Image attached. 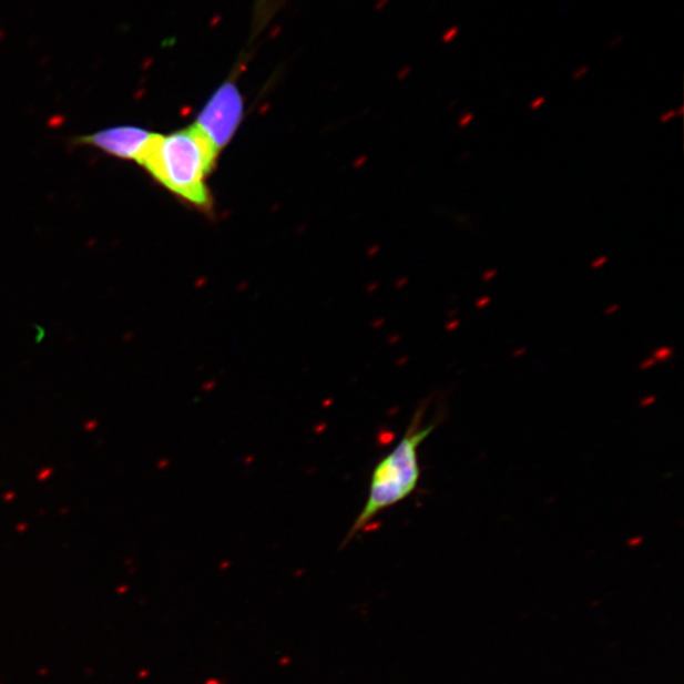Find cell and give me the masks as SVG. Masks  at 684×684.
Instances as JSON below:
<instances>
[{
    "mask_svg": "<svg viewBox=\"0 0 684 684\" xmlns=\"http://www.w3.org/2000/svg\"><path fill=\"white\" fill-rule=\"evenodd\" d=\"M218 153L195 127L171 135H155L140 165L177 197L200 208L211 207L207 176L216 165Z\"/></svg>",
    "mask_w": 684,
    "mask_h": 684,
    "instance_id": "6da1fadb",
    "label": "cell"
},
{
    "mask_svg": "<svg viewBox=\"0 0 684 684\" xmlns=\"http://www.w3.org/2000/svg\"><path fill=\"white\" fill-rule=\"evenodd\" d=\"M422 416L423 410L415 414L402 439L372 469L366 504L355 519L345 543L360 534L378 514L407 500L419 487V449L435 430V423H422Z\"/></svg>",
    "mask_w": 684,
    "mask_h": 684,
    "instance_id": "7a4b0ae2",
    "label": "cell"
},
{
    "mask_svg": "<svg viewBox=\"0 0 684 684\" xmlns=\"http://www.w3.org/2000/svg\"><path fill=\"white\" fill-rule=\"evenodd\" d=\"M244 113L243 96L234 82L222 84L198 114L194 124L217 153L234 137Z\"/></svg>",
    "mask_w": 684,
    "mask_h": 684,
    "instance_id": "3957f363",
    "label": "cell"
},
{
    "mask_svg": "<svg viewBox=\"0 0 684 684\" xmlns=\"http://www.w3.org/2000/svg\"><path fill=\"white\" fill-rule=\"evenodd\" d=\"M155 133L133 126L106 129L82 137L85 145H91L104 153L121 159H131L140 163Z\"/></svg>",
    "mask_w": 684,
    "mask_h": 684,
    "instance_id": "277c9868",
    "label": "cell"
},
{
    "mask_svg": "<svg viewBox=\"0 0 684 684\" xmlns=\"http://www.w3.org/2000/svg\"><path fill=\"white\" fill-rule=\"evenodd\" d=\"M683 109L680 106L678 110H668L661 114L660 122L662 124H667L673 120L682 118Z\"/></svg>",
    "mask_w": 684,
    "mask_h": 684,
    "instance_id": "5b68a950",
    "label": "cell"
},
{
    "mask_svg": "<svg viewBox=\"0 0 684 684\" xmlns=\"http://www.w3.org/2000/svg\"><path fill=\"white\" fill-rule=\"evenodd\" d=\"M473 121H474V113L473 112H466V113L461 114L460 118L458 119V127L459 129H467L469 126V124H472Z\"/></svg>",
    "mask_w": 684,
    "mask_h": 684,
    "instance_id": "8992f818",
    "label": "cell"
},
{
    "mask_svg": "<svg viewBox=\"0 0 684 684\" xmlns=\"http://www.w3.org/2000/svg\"><path fill=\"white\" fill-rule=\"evenodd\" d=\"M609 263V256L606 255H601L599 257H596V259H593L590 263V268L593 270H600L603 268V266H606Z\"/></svg>",
    "mask_w": 684,
    "mask_h": 684,
    "instance_id": "52a82bcc",
    "label": "cell"
},
{
    "mask_svg": "<svg viewBox=\"0 0 684 684\" xmlns=\"http://www.w3.org/2000/svg\"><path fill=\"white\" fill-rule=\"evenodd\" d=\"M497 275H499V270L494 268L487 269L482 273V280L486 283H490L497 278Z\"/></svg>",
    "mask_w": 684,
    "mask_h": 684,
    "instance_id": "ba28073f",
    "label": "cell"
},
{
    "mask_svg": "<svg viewBox=\"0 0 684 684\" xmlns=\"http://www.w3.org/2000/svg\"><path fill=\"white\" fill-rule=\"evenodd\" d=\"M545 102H547L545 96H539V98H537V100H534V101H532L530 103V109L532 111H538V110L541 109V106H543L545 104Z\"/></svg>",
    "mask_w": 684,
    "mask_h": 684,
    "instance_id": "9c48e42d",
    "label": "cell"
},
{
    "mask_svg": "<svg viewBox=\"0 0 684 684\" xmlns=\"http://www.w3.org/2000/svg\"><path fill=\"white\" fill-rule=\"evenodd\" d=\"M488 302H490V297H483V298H479L478 299V305L479 306H484L488 304Z\"/></svg>",
    "mask_w": 684,
    "mask_h": 684,
    "instance_id": "30bf717a",
    "label": "cell"
}]
</instances>
